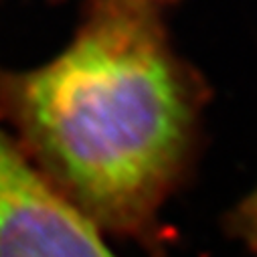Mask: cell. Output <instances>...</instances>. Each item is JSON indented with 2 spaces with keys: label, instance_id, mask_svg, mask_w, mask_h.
I'll return each instance as SVG.
<instances>
[{
  "label": "cell",
  "instance_id": "cell-3",
  "mask_svg": "<svg viewBox=\"0 0 257 257\" xmlns=\"http://www.w3.org/2000/svg\"><path fill=\"white\" fill-rule=\"evenodd\" d=\"M227 235L239 241L253 257H257V180L245 195L227 211L223 219Z\"/></svg>",
  "mask_w": 257,
  "mask_h": 257
},
{
  "label": "cell",
  "instance_id": "cell-2",
  "mask_svg": "<svg viewBox=\"0 0 257 257\" xmlns=\"http://www.w3.org/2000/svg\"><path fill=\"white\" fill-rule=\"evenodd\" d=\"M0 257H117L0 121Z\"/></svg>",
  "mask_w": 257,
  "mask_h": 257
},
{
  "label": "cell",
  "instance_id": "cell-4",
  "mask_svg": "<svg viewBox=\"0 0 257 257\" xmlns=\"http://www.w3.org/2000/svg\"><path fill=\"white\" fill-rule=\"evenodd\" d=\"M136 3H140V5H144V7H150V9H156V11H160V13H166L170 7L182 3V0H136Z\"/></svg>",
  "mask_w": 257,
  "mask_h": 257
},
{
  "label": "cell",
  "instance_id": "cell-1",
  "mask_svg": "<svg viewBox=\"0 0 257 257\" xmlns=\"http://www.w3.org/2000/svg\"><path fill=\"white\" fill-rule=\"evenodd\" d=\"M211 87L164 13L83 0L73 37L29 69L0 67V121L103 235L160 253V215L195 168Z\"/></svg>",
  "mask_w": 257,
  "mask_h": 257
}]
</instances>
